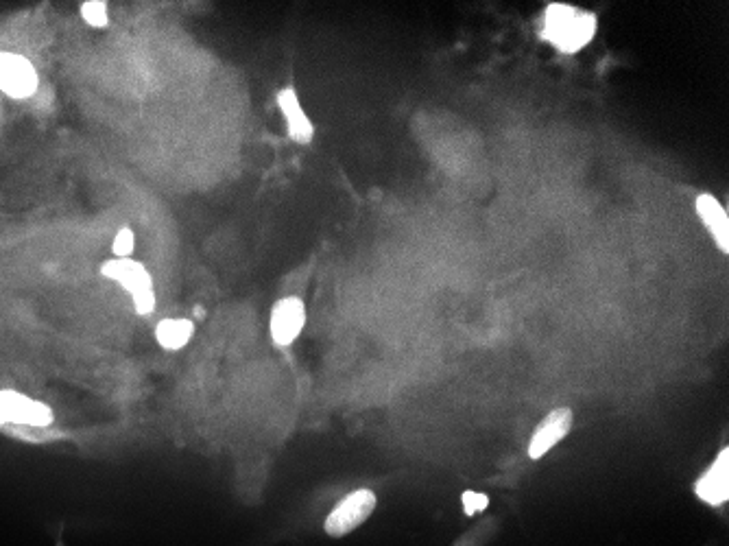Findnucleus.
<instances>
[{
	"mask_svg": "<svg viewBox=\"0 0 729 546\" xmlns=\"http://www.w3.org/2000/svg\"><path fill=\"white\" fill-rule=\"evenodd\" d=\"M53 422V411L44 402L22 396L14 389L0 391V424H25L44 429Z\"/></svg>",
	"mask_w": 729,
	"mask_h": 546,
	"instance_id": "3",
	"label": "nucleus"
},
{
	"mask_svg": "<svg viewBox=\"0 0 729 546\" xmlns=\"http://www.w3.org/2000/svg\"><path fill=\"white\" fill-rule=\"evenodd\" d=\"M101 273L105 278L121 282L131 295L153 291V280L149 276V271L140 263H136V260L129 258L110 260V263H105L101 267Z\"/></svg>",
	"mask_w": 729,
	"mask_h": 546,
	"instance_id": "8",
	"label": "nucleus"
},
{
	"mask_svg": "<svg viewBox=\"0 0 729 546\" xmlns=\"http://www.w3.org/2000/svg\"><path fill=\"white\" fill-rule=\"evenodd\" d=\"M81 16L92 27H107V5L97 3V0H90V3L81 5Z\"/></svg>",
	"mask_w": 729,
	"mask_h": 546,
	"instance_id": "12",
	"label": "nucleus"
},
{
	"mask_svg": "<svg viewBox=\"0 0 729 546\" xmlns=\"http://www.w3.org/2000/svg\"><path fill=\"white\" fill-rule=\"evenodd\" d=\"M306 322V308L300 298H284L271 313V337L278 346H291Z\"/></svg>",
	"mask_w": 729,
	"mask_h": 546,
	"instance_id": "5",
	"label": "nucleus"
},
{
	"mask_svg": "<svg viewBox=\"0 0 729 546\" xmlns=\"http://www.w3.org/2000/svg\"><path fill=\"white\" fill-rule=\"evenodd\" d=\"M376 494L372 490H356L332 509L326 520V533L332 538H343L374 514Z\"/></svg>",
	"mask_w": 729,
	"mask_h": 546,
	"instance_id": "2",
	"label": "nucleus"
},
{
	"mask_svg": "<svg viewBox=\"0 0 729 546\" xmlns=\"http://www.w3.org/2000/svg\"><path fill=\"white\" fill-rule=\"evenodd\" d=\"M195 326L190 319H164L160 326L155 328V339L166 350H179L193 339Z\"/></svg>",
	"mask_w": 729,
	"mask_h": 546,
	"instance_id": "11",
	"label": "nucleus"
},
{
	"mask_svg": "<svg viewBox=\"0 0 729 546\" xmlns=\"http://www.w3.org/2000/svg\"><path fill=\"white\" fill-rule=\"evenodd\" d=\"M489 505V498L485 494H476V492H465L463 494V507L465 514L472 516L476 512H483V509Z\"/></svg>",
	"mask_w": 729,
	"mask_h": 546,
	"instance_id": "14",
	"label": "nucleus"
},
{
	"mask_svg": "<svg viewBox=\"0 0 729 546\" xmlns=\"http://www.w3.org/2000/svg\"><path fill=\"white\" fill-rule=\"evenodd\" d=\"M131 298H134V308H136L138 315H149L155 308V293L153 291L131 295Z\"/></svg>",
	"mask_w": 729,
	"mask_h": 546,
	"instance_id": "15",
	"label": "nucleus"
},
{
	"mask_svg": "<svg viewBox=\"0 0 729 546\" xmlns=\"http://www.w3.org/2000/svg\"><path fill=\"white\" fill-rule=\"evenodd\" d=\"M697 212L705 228L710 230L712 239L719 243L723 252L729 249V219L725 208L716 201L712 195H699L697 197Z\"/></svg>",
	"mask_w": 729,
	"mask_h": 546,
	"instance_id": "10",
	"label": "nucleus"
},
{
	"mask_svg": "<svg viewBox=\"0 0 729 546\" xmlns=\"http://www.w3.org/2000/svg\"><path fill=\"white\" fill-rule=\"evenodd\" d=\"M112 249L118 258H127L131 252H134V232H131L129 228H123L116 234Z\"/></svg>",
	"mask_w": 729,
	"mask_h": 546,
	"instance_id": "13",
	"label": "nucleus"
},
{
	"mask_svg": "<svg viewBox=\"0 0 729 546\" xmlns=\"http://www.w3.org/2000/svg\"><path fill=\"white\" fill-rule=\"evenodd\" d=\"M572 411L568 407L553 409L551 413L537 426L531 444H529V457L531 459H542L548 450L564 439L572 429Z\"/></svg>",
	"mask_w": 729,
	"mask_h": 546,
	"instance_id": "6",
	"label": "nucleus"
},
{
	"mask_svg": "<svg viewBox=\"0 0 729 546\" xmlns=\"http://www.w3.org/2000/svg\"><path fill=\"white\" fill-rule=\"evenodd\" d=\"M0 90L14 99H27L38 90V73L27 57L0 53Z\"/></svg>",
	"mask_w": 729,
	"mask_h": 546,
	"instance_id": "4",
	"label": "nucleus"
},
{
	"mask_svg": "<svg viewBox=\"0 0 729 546\" xmlns=\"http://www.w3.org/2000/svg\"><path fill=\"white\" fill-rule=\"evenodd\" d=\"M596 16L570 5H548L542 38L561 53H577L596 35Z\"/></svg>",
	"mask_w": 729,
	"mask_h": 546,
	"instance_id": "1",
	"label": "nucleus"
},
{
	"mask_svg": "<svg viewBox=\"0 0 729 546\" xmlns=\"http://www.w3.org/2000/svg\"><path fill=\"white\" fill-rule=\"evenodd\" d=\"M278 105L280 110L284 112L286 125H289V136L300 142V145H308L310 140L315 136V127L313 123L308 121V116L304 114V108L300 99H297V92L293 88H284L278 92Z\"/></svg>",
	"mask_w": 729,
	"mask_h": 546,
	"instance_id": "9",
	"label": "nucleus"
},
{
	"mask_svg": "<svg viewBox=\"0 0 729 546\" xmlns=\"http://www.w3.org/2000/svg\"><path fill=\"white\" fill-rule=\"evenodd\" d=\"M697 496L708 505L719 507L729 498V450L723 448L712 468L697 481Z\"/></svg>",
	"mask_w": 729,
	"mask_h": 546,
	"instance_id": "7",
	"label": "nucleus"
}]
</instances>
